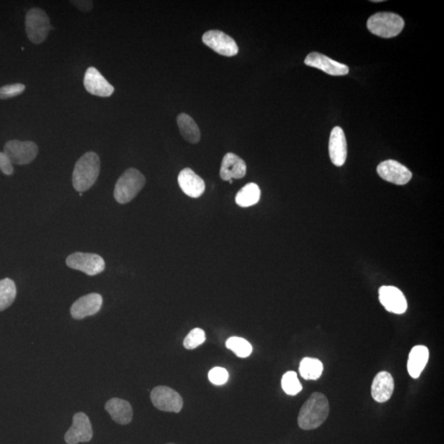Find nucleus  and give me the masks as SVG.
Masks as SVG:
<instances>
[{
	"mask_svg": "<svg viewBox=\"0 0 444 444\" xmlns=\"http://www.w3.org/2000/svg\"><path fill=\"white\" fill-rule=\"evenodd\" d=\"M330 415V403L321 392H314L302 405L298 416V425L305 430L319 428Z\"/></svg>",
	"mask_w": 444,
	"mask_h": 444,
	"instance_id": "f257e3e1",
	"label": "nucleus"
},
{
	"mask_svg": "<svg viewBox=\"0 0 444 444\" xmlns=\"http://www.w3.org/2000/svg\"><path fill=\"white\" fill-rule=\"evenodd\" d=\"M100 157L96 152H89L76 162L72 173V185L79 193L91 189L99 176Z\"/></svg>",
	"mask_w": 444,
	"mask_h": 444,
	"instance_id": "f03ea898",
	"label": "nucleus"
},
{
	"mask_svg": "<svg viewBox=\"0 0 444 444\" xmlns=\"http://www.w3.org/2000/svg\"><path fill=\"white\" fill-rule=\"evenodd\" d=\"M145 183H146V178L139 170L135 168L126 170L115 183L114 199L121 204L131 202L143 189Z\"/></svg>",
	"mask_w": 444,
	"mask_h": 444,
	"instance_id": "7ed1b4c3",
	"label": "nucleus"
},
{
	"mask_svg": "<svg viewBox=\"0 0 444 444\" xmlns=\"http://www.w3.org/2000/svg\"><path fill=\"white\" fill-rule=\"evenodd\" d=\"M404 26V20L401 16L390 12H378L367 21L369 31L382 38H392L399 35Z\"/></svg>",
	"mask_w": 444,
	"mask_h": 444,
	"instance_id": "20e7f679",
	"label": "nucleus"
},
{
	"mask_svg": "<svg viewBox=\"0 0 444 444\" xmlns=\"http://www.w3.org/2000/svg\"><path fill=\"white\" fill-rule=\"evenodd\" d=\"M25 23L28 39L32 43L39 45L45 41L51 27L49 17L44 10L31 8L26 15Z\"/></svg>",
	"mask_w": 444,
	"mask_h": 444,
	"instance_id": "39448f33",
	"label": "nucleus"
},
{
	"mask_svg": "<svg viewBox=\"0 0 444 444\" xmlns=\"http://www.w3.org/2000/svg\"><path fill=\"white\" fill-rule=\"evenodd\" d=\"M3 152L12 164L23 165L31 163L38 154V147L32 141L10 140L4 145Z\"/></svg>",
	"mask_w": 444,
	"mask_h": 444,
	"instance_id": "423d86ee",
	"label": "nucleus"
},
{
	"mask_svg": "<svg viewBox=\"0 0 444 444\" xmlns=\"http://www.w3.org/2000/svg\"><path fill=\"white\" fill-rule=\"evenodd\" d=\"M66 264L68 268L83 272L88 276L100 274L105 268L104 259L100 255L82 252H76L68 256Z\"/></svg>",
	"mask_w": 444,
	"mask_h": 444,
	"instance_id": "0eeeda50",
	"label": "nucleus"
},
{
	"mask_svg": "<svg viewBox=\"0 0 444 444\" xmlns=\"http://www.w3.org/2000/svg\"><path fill=\"white\" fill-rule=\"evenodd\" d=\"M151 400L154 407L160 411L179 413L183 405V398L172 387L158 386L151 392Z\"/></svg>",
	"mask_w": 444,
	"mask_h": 444,
	"instance_id": "6e6552de",
	"label": "nucleus"
},
{
	"mask_svg": "<svg viewBox=\"0 0 444 444\" xmlns=\"http://www.w3.org/2000/svg\"><path fill=\"white\" fill-rule=\"evenodd\" d=\"M202 40L209 48L223 57H232L238 54L239 48L236 42L228 34L219 30H211L205 32Z\"/></svg>",
	"mask_w": 444,
	"mask_h": 444,
	"instance_id": "1a4fd4ad",
	"label": "nucleus"
},
{
	"mask_svg": "<svg viewBox=\"0 0 444 444\" xmlns=\"http://www.w3.org/2000/svg\"><path fill=\"white\" fill-rule=\"evenodd\" d=\"M93 431L88 416L83 412L76 413L72 418L71 428L65 434L68 444L88 443L92 441Z\"/></svg>",
	"mask_w": 444,
	"mask_h": 444,
	"instance_id": "9d476101",
	"label": "nucleus"
},
{
	"mask_svg": "<svg viewBox=\"0 0 444 444\" xmlns=\"http://www.w3.org/2000/svg\"><path fill=\"white\" fill-rule=\"evenodd\" d=\"M377 172L384 181L398 185H405L412 178V174L408 168L394 160L381 162L378 165Z\"/></svg>",
	"mask_w": 444,
	"mask_h": 444,
	"instance_id": "9b49d317",
	"label": "nucleus"
},
{
	"mask_svg": "<svg viewBox=\"0 0 444 444\" xmlns=\"http://www.w3.org/2000/svg\"><path fill=\"white\" fill-rule=\"evenodd\" d=\"M379 301L387 311L403 314L407 310V301L404 294L392 285H383L379 290Z\"/></svg>",
	"mask_w": 444,
	"mask_h": 444,
	"instance_id": "f8f14e48",
	"label": "nucleus"
},
{
	"mask_svg": "<svg viewBox=\"0 0 444 444\" xmlns=\"http://www.w3.org/2000/svg\"><path fill=\"white\" fill-rule=\"evenodd\" d=\"M103 298L100 294H88L79 298L72 304L70 309L72 317L80 320L88 316L95 315L101 310Z\"/></svg>",
	"mask_w": 444,
	"mask_h": 444,
	"instance_id": "ddd939ff",
	"label": "nucleus"
},
{
	"mask_svg": "<svg viewBox=\"0 0 444 444\" xmlns=\"http://www.w3.org/2000/svg\"><path fill=\"white\" fill-rule=\"evenodd\" d=\"M306 65L318 68L332 76H344L349 74V67L333 61L330 57L318 52H312L305 59Z\"/></svg>",
	"mask_w": 444,
	"mask_h": 444,
	"instance_id": "4468645a",
	"label": "nucleus"
},
{
	"mask_svg": "<svg viewBox=\"0 0 444 444\" xmlns=\"http://www.w3.org/2000/svg\"><path fill=\"white\" fill-rule=\"evenodd\" d=\"M84 87L92 95L108 97L112 95L114 88L96 68L90 67L83 80Z\"/></svg>",
	"mask_w": 444,
	"mask_h": 444,
	"instance_id": "2eb2a0df",
	"label": "nucleus"
},
{
	"mask_svg": "<svg viewBox=\"0 0 444 444\" xmlns=\"http://www.w3.org/2000/svg\"><path fill=\"white\" fill-rule=\"evenodd\" d=\"M178 183L183 193L190 198L198 199L204 193L203 179L190 168L181 170L178 176Z\"/></svg>",
	"mask_w": 444,
	"mask_h": 444,
	"instance_id": "dca6fc26",
	"label": "nucleus"
},
{
	"mask_svg": "<svg viewBox=\"0 0 444 444\" xmlns=\"http://www.w3.org/2000/svg\"><path fill=\"white\" fill-rule=\"evenodd\" d=\"M328 148L332 163L339 168L343 166L347 157V144L344 131L341 127L333 128Z\"/></svg>",
	"mask_w": 444,
	"mask_h": 444,
	"instance_id": "f3484780",
	"label": "nucleus"
},
{
	"mask_svg": "<svg viewBox=\"0 0 444 444\" xmlns=\"http://www.w3.org/2000/svg\"><path fill=\"white\" fill-rule=\"evenodd\" d=\"M245 161L240 157L229 152L223 157L220 170V177L225 181L232 179L244 178L246 174Z\"/></svg>",
	"mask_w": 444,
	"mask_h": 444,
	"instance_id": "a211bd4d",
	"label": "nucleus"
},
{
	"mask_svg": "<svg viewBox=\"0 0 444 444\" xmlns=\"http://www.w3.org/2000/svg\"><path fill=\"white\" fill-rule=\"evenodd\" d=\"M394 391V379L387 371L379 372L374 379L371 395L377 403H386Z\"/></svg>",
	"mask_w": 444,
	"mask_h": 444,
	"instance_id": "6ab92c4d",
	"label": "nucleus"
},
{
	"mask_svg": "<svg viewBox=\"0 0 444 444\" xmlns=\"http://www.w3.org/2000/svg\"><path fill=\"white\" fill-rule=\"evenodd\" d=\"M105 411L110 414L112 420L119 425L130 424L133 419V408L129 401L121 398H112L105 405Z\"/></svg>",
	"mask_w": 444,
	"mask_h": 444,
	"instance_id": "aec40b11",
	"label": "nucleus"
},
{
	"mask_svg": "<svg viewBox=\"0 0 444 444\" xmlns=\"http://www.w3.org/2000/svg\"><path fill=\"white\" fill-rule=\"evenodd\" d=\"M429 358L430 351L425 345H421L414 347L410 352L407 361V370L410 376L413 379L419 378L429 361Z\"/></svg>",
	"mask_w": 444,
	"mask_h": 444,
	"instance_id": "412c9836",
	"label": "nucleus"
},
{
	"mask_svg": "<svg viewBox=\"0 0 444 444\" xmlns=\"http://www.w3.org/2000/svg\"><path fill=\"white\" fill-rule=\"evenodd\" d=\"M177 125L179 132L187 142L196 144L199 143L201 133L199 128L194 119L189 114L181 113L178 115Z\"/></svg>",
	"mask_w": 444,
	"mask_h": 444,
	"instance_id": "4be33fe9",
	"label": "nucleus"
},
{
	"mask_svg": "<svg viewBox=\"0 0 444 444\" xmlns=\"http://www.w3.org/2000/svg\"><path fill=\"white\" fill-rule=\"evenodd\" d=\"M261 196L258 185L254 183H248L238 192L236 196V203L241 208H249L259 203Z\"/></svg>",
	"mask_w": 444,
	"mask_h": 444,
	"instance_id": "5701e85b",
	"label": "nucleus"
},
{
	"mask_svg": "<svg viewBox=\"0 0 444 444\" xmlns=\"http://www.w3.org/2000/svg\"><path fill=\"white\" fill-rule=\"evenodd\" d=\"M300 374L305 380H318L323 372V365L317 358L305 357L301 361Z\"/></svg>",
	"mask_w": 444,
	"mask_h": 444,
	"instance_id": "b1692460",
	"label": "nucleus"
},
{
	"mask_svg": "<svg viewBox=\"0 0 444 444\" xmlns=\"http://www.w3.org/2000/svg\"><path fill=\"white\" fill-rule=\"evenodd\" d=\"M16 296L17 287L14 281L10 279L0 280V311L12 305Z\"/></svg>",
	"mask_w": 444,
	"mask_h": 444,
	"instance_id": "393cba45",
	"label": "nucleus"
},
{
	"mask_svg": "<svg viewBox=\"0 0 444 444\" xmlns=\"http://www.w3.org/2000/svg\"><path fill=\"white\" fill-rule=\"evenodd\" d=\"M226 347L236 354L238 357L246 358L253 352L252 345L242 337L232 336L226 341Z\"/></svg>",
	"mask_w": 444,
	"mask_h": 444,
	"instance_id": "a878e982",
	"label": "nucleus"
},
{
	"mask_svg": "<svg viewBox=\"0 0 444 444\" xmlns=\"http://www.w3.org/2000/svg\"><path fill=\"white\" fill-rule=\"evenodd\" d=\"M281 387L285 394L296 396L303 390L302 384L299 380L297 374L294 371H288L281 379Z\"/></svg>",
	"mask_w": 444,
	"mask_h": 444,
	"instance_id": "bb28decb",
	"label": "nucleus"
},
{
	"mask_svg": "<svg viewBox=\"0 0 444 444\" xmlns=\"http://www.w3.org/2000/svg\"><path fill=\"white\" fill-rule=\"evenodd\" d=\"M206 340V335L202 328L196 327L190 332L185 340H183V347L187 350H194L202 345Z\"/></svg>",
	"mask_w": 444,
	"mask_h": 444,
	"instance_id": "cd10ccee",
	"label": "nucleus"
},
{
	"mask_svg": "<svg viewBox=\"0 0 444 444\" xmlns=\"http://www.w3.org/2000/svg\"><path fill=\"white\" fill-rule=\"evenodd\" d=\"M25 85L22 83L6 85L0 88V99L6 100L8 98L18 97L25 91Z\"/></svg>",
	"mask_w": 444,
	"mask_h": 444,
	"instance_id": "c85d7f7f",
	"label": "nucleus"
},
{
	"mask_svg": "<svg viewBox=\"0 0 444 444\" xmlns=\"http://www.w3.org/2000/svg\"><path fill=\"white\" fill-rule=\"evenodd\" d=\"M208 379L215 385H223L229 379L228 371L221 367H215L209 371Z\"/></svg>",
	"mask_w": 444,
	"mask_h": 444,
	"instance_id": "c756f323",
	"label": "nucleus"
},
{
	"mask_svg": "<svg viewBox=\"0 0 444 444\" xmlns=\"http://www.w3.org/2000/svg\"><path fill=\"white\" fill-rule=\"evenodd\" d=\"M0 170L6 176H11L14 173L12 162L4 152H0Z\"/></svg>",
	"mask_w": 444,
	"mask_h": 444,
	"instance_id": "7c9ffc66",
	"label": "nucleus"
},
{
	"mask_svg": "<svg viewBox=\"0 0 444 444\" xmlns=\"http://www.w3.org/2000/svg\"><path fill=\"white\" fill-rule=\"evenodd\" d=\"M80 11L88 12L92 8V1H71Z\"/></svg>",
	"mask_w": 444,
	"mask_h": 444,
	"instance_id": "2f4dec72",
	"label": "nucleus"
},
{
	"mask_svg": "<svg viewBox=\"0 0 444 444\" xmlns=\"http://www.w3.org/2000/svg\"><path fill=\"white\" fill-rule=\"evenodd\" d=\"M371 2L380 3V2H382V1H381V0H374V1H371Z\"/></svg>",
	"mask_w": 444,
	"mask_h": 444,
	"instance_id": "473e14b6",
	"label": "nucleus"
},
{
	"mask_svg": "<svg viewBox=\"0 0 444 444\" xmlns=\"http://www.w3.org/2000/svg\"><path fill=\"white\" fill-rule=\"evenodd\" d=\"M166 444H174V443H166Z\"/></svg>",
	"mask_w": 444,
	"mask_h": 444,
	"instance_id": "72a5a7b5",
	"label": "nucleus"
}]
</instances>
